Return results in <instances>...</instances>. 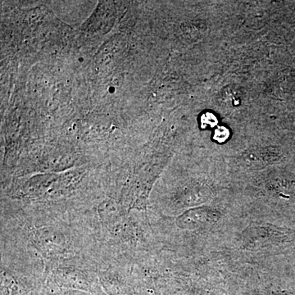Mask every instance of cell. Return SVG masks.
Segmentation results:
<instances>
[{
	"label": "cell",
	"mask_w": 295,
	"mask_h": 295,
	"mask_svg": "<svg viewBox=\"0 0 295 295\" xmlns=\"http://www.w3.org/2000/svg\"><path fill=\"white\" fill-rule=\"evenodd\" d=\"M277 154L269 149H254L248 151L242 157V163L248 168H260L273 162Z\"/></svg>",
	"instance_id": "6da1fadb"
},
{
	"label": "cell",
	"mask_w": 295,
	"mask_h": 295,
	"mask_svg": "<svg viewBox=\"0 0 295 295\" xmlns=\"http://www.w3.org/2000/svg\"><path fill=\"white\" fill-rule=\"evenodd\" d=\"M200 123H201L203 129H206L208 127V128H213L218 123V120L214 114L207 112V113L203 114L200 118Z\"/></svg>",
	"instance_id": "7a4b0ae2"
},
{
	"label": "cell",
	"mask_w": 295,
	"mask_h": 295,
	"mask_svg": "<svg viewBox=\"0 0 295 295\" xmlns=\"http://www.w3.org/2000/svg\"><path fill=\"white\" fill-rule=\"evenodd\" d=\"M229 131L227 127H220L215 130L213 139L216 142L224 143L229 139Z\"/></svg>",
	"instance_id": "3957f363"
},
{
	"label": "cell",
	"mask_w": 295,
	"mask_h": 295,
	"mask_svg": "<svg viewBox=\"0 0 295 295\" xmlns=\"http://www.w3.org/2000/svg\"><path fill=\"white\" fill-rule=\"evenodd\" d=\"M108 91H109V93H111V94H113V93H115V91H116V89H115V87H113V86H111V87L108 88Z\"/></svg>",
	"instance_id": "277c9868"
},
{
	"label": "cell",
	"mask_w": 295,
	"mask_h": 295,
	"mask_svg": "<svg viewBox=\"0 0 295 295\" xmlns=\"http://www.w3.org/2000/svg\"><path fill=\"white\" fill-rule=\"evenodd\" d=\"M79 61L81 62V63H82V62L84 61L83 57H80V58H79Z\"/></svg>",
	"instance_id": "5b68a950"
}]
</instances>
